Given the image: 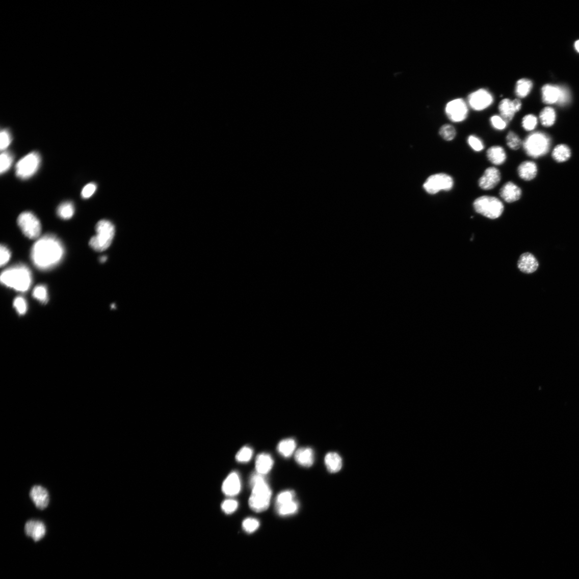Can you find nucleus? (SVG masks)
Listing matches in <instances>:
<instances>
[{"label": "nucleus", "mask_w": 579, "mask_h": 579, "mask_svg": "<svg viewBox=\"0 0 579 579\" xmlns=\"http://www.w3.org/2000/svg\"><path fill=\"white\" fill-rule=\"evenodd\" d=\"M274 465V460L270 454L261 453L257 455L255 460L256 472L266 475L271 471Z\"/></svg>", "instance_id": "obj_21"}, {"label": "nucleus", "mask_w": 579, "mask_h": 579, "mask_svg": "<svg viewBox=\"0 0 579 579\" xmlns=\"http://www.w3.org/2000/svg\"><path fill=\"white\" fill-rule=\"evenodd\" d=\"M239 507V503L234 499H226L221 505V508L226 514H231L234 513Z\"/></svg>", "instance_id": "obj_42"}, {"label": "nucleus", "mask_w": 579, "mask_h": 579, "mask_svg": "<svg viewBox=\"0 0 579 579\" xmlns=\"http://www.w3.org/2000/svg\"><path fill=\"white\" fill-rule=\"evenodd\" d=\"M14 306L18 313L20 315L24 314L27 312V304L25 300L23 297H17L14 300Z\"/></svg>", "instance_id": "obj_43"}, {"label": "nucleus", "mask_w": 579, "mask_h": 579, "mask_svg": "<svg viewBox=\"0 0 579 579\" xmlns=\"http://www.w3.org/2000/svg\"><path fill=\"white\" fill-rule=\"evenodd\" d=\"M533 82L529 79L521 78L517 81L515 85V92L520 98L526 97L530 94L533 88Z\"/></svg>", "instance_id": "obj_26"}, {"label": "nucleus", "mask_w": 579, "mask_h": 579, "mask_svg": "<svg viewBox=\"0 0 579 579\" xmlns=\"http://www.w3.org/2000/svg\"><path fill=\"white\" fill-rule=\"evenodd\" d=\"M40 163L41 157L38 152H32L28 154L16 164V176L21 179L33 177L38 170Z\"/></svg>", "instance_id": "obj_8"}, {"label": "nucleus", "mask_w": 579, "mask_h": 579, "mask_svg": "<svg viewBox=\"0 0 579 579\" xmlns=\"http://www.w3.org/2000/svg\"><path fill=\"white\" fill-rule=\"evenodd\" d=\"M494 101V97L487 89L481 88L470 94L467 103L469 107L475 111L480 112L490 107Z\"/></svg>", "instance_id": "obj_11"}, {"label": "nucleus", "mask_w": 579, "mask_h": 579, "mask_svg": "<svg viewBox=\"0 0 579 579\" xmlns=\"http://www.w3.org/2000/svg\"><path fill=\"white\" fill-rule=\"evenodd\" d=\"M96 235L91 238L89 245L97 252L104 251L108 249L115 237L116 229L109 221L101 220L96 226Z\"/></svg>", "instance_id": "obj_6"}, {"label": "nucleus", "mask_w": 579, "mask_h": 579, "mask_svg": "<svg viewBox=\"0 0 579 579\" xmlns=\"http://www.w3.org/2000/svg\"><path fill=\"white\" fill-rule=\"evenodd\" d=\"M575 48L579 53V40L576 41L575 43Z\"/></svg>", "instance_id": "obj_47"}, {"label": "nucleus", "mask_w": 579, "mask_h": 579, "mask_svg": "<svg viewBox=\"0 0 579 579\" xmlns=\"http://www.w3.org/2000/svg\"><path fill=\"white\" fill-rule=\"evenodd\" d=\"M97 190V185L95 183H89L83 189L81 195L83 198L88 199L94 194Z\"/></svg>", "instance_id": "obj_44"}, {"label": "nucleus", "mask_w": 579, "mask_h": 579, "mask_svg": "<svg viewBox=\"0 0 579 579\" xmlns=\"http://www.w3.org/2000/svg\"><path fill=\"white\" fill-rule=\"evenodd\" d=\"M12 141L11 134L7 129H3L0 133V149L5 151Z\"/></svg>", "instance_id": "obj_41"}, {"label": "nucleus", "mask_w": 579, "mask_h": 579, "mask_svg": "<svg viewBox=\"0 0 579 579\" xmlns=\"http://www.w3.org/2000/svg\"><path fill=\"white\" fill-rule=\"evenodd\" d=\"M75 212L74 206L72 203L67 201L61 203L57 209V214L61 219L69 220L73 216Z\"/></svg>", "instance_id": "obj_30"}, {"label": "nucleus", "mask_w": 579, "mask_h": 579, "mask_svg": "<svg viewBox=\"0 0 579 579\" xmlns=\"http://www.w3.org/2000/svg\"><path fill=\"white\" fill-rule=\"evenodd\" d=\"M297 444L293 438L285 439L279 442L277 450L285 458L291 457L295 452Z\"/></svg>", "instance_id": "obj_25"}, {"label": "nucleus", "mask_w": 579, "mask_h": 579, "mask_svg": "<svg viewBox=\"0 0 579 579\" xmlns=\"http://www.w3.org/2000/svg\"><path fill=\"white\" fill-rule=\"evenodd\" d=\"M295 459L298 464L304 467H311L314 461L313 450L309 448L299 449L295 455Z\"/></svg>", "instance_id": "obj_20"}, {"label": "nucleus", "mask_w": 579, "mask_h": 579, "mask_svg": "<svg viewBox=\"0 0 579 579\" xmlns=\"http://www.w3.org/2000/svg\"><path fill=\"white\" fill-rule=\"evenodd\" d=\"M299 509L298 503L294 500L291 502L276 506L277 513L279 515L285 516L296 514Z\"/></svg>", "instance_id": "obj_28"}, {"label": "nucleus", "mask_w": 579, "mask_h": 579, "mask_svg": "<svg viewBox=\"0 0 579 579\" xmlns=\"http://www.w3.org/2000/svg\"><path fill=\"white\" fill-rule=\"evenodd\" d=\"M522 192L520 187L512 181L503 185L499 191L501 198L505 202L512 203L519 201Z\"/></svg>", "instance_id": "obj_14"}, {"label": "nucleus", "mask_w": 579, "mask_h": 579, "mask_svg": "<svg viewBox=\"0 0 579 579\" xmlns=\"http://www.w3.org/2000/svg\"><path fill=\"white\" fill-rule=\"evenodd\" d=\"M539 267V263L532 253L526 252L521 255L518 262L519 270L525 274L535 272Z\"/></svg>", "instance_id": "obj_18"}, {"label": "nucleus", "mask_w": 579, "mask_h": 579, "mask_svg": "<svg viewBox=\"0 0 579 579\" xmlns=\"http://www.w3.org/2000/svg\"><path fill=\"white\" fill-rule=\"evenodd\" d=\"M488 160L495 166H501L507 160V153L503 147L500 146H493L487 151Z\"/></svg>", "instance_id": "obj_19"}, {"label": "nucleus", "mask_w": 579, "mask_h": 579, "mask_svg": "<svg viewBox=\"0 0 579 579\" xmlns=\"http://www.w3.org/2000/svg\"><path fill=\"white\" fill-rule=\"evenodd\" d=\"M550 146V138L545 133L540 131L530 134L522 144L526 154L534 159L539 158L546 154L549 151Z\"/></svg>", "instance_id": "obj_5"}, {"label": "nucleus", "mask_w": 579, "mask_h": 579, "mask_svg": "<svg viewBox=\"0 0 579 579\" xmlns=\"http://www.w3.org/2000/svg\"><path fill=\"white\" fill-rule=\"evenodd\" d=\"M472 205L476 213L491 220L499 219L505 209L500 199L490 195L480 196L473 201Z\"/></svg>", "instance_id": "obj_4"}, {"label": "nucleus", "mask_w": 579, "mask_h": 579, "mask_svg": "<svg viewBox=\"0 0 579 579\" xmlns=\"http://www.w3.org/2000/svg\"><path fill=\"white\" fill-rule=\"evenodd\" d=\"M241 482L239 473L231 472L225 480L222 485L223 492L229 497H234L241 491Z\"/></svg>", "instance_id": "obj_16"}, {"label": "nucleus", "mask_w": 579, "mask_h": 579, "mask_svg": "<svg viewBox=\"0 0 579 579\" xmlns=\"http://www.w3.org/2000/svg\"><path fill=\"white\" fill-rule=\"evenodd\" d=\"M17 223L20 229L29 239L35 240L40 235L41 231L40 222L32 212H25L20 214L18 217Z\"/></svg>", "instance_id": "obj_9"}, {"label": "nucleus", "mask_w": 579, "mask_h": 579, "mask_svg": "<svg viewBox=\"0 0 579 579\" xmlns=\"http://www.w3.org/2000/svg\"><path fill=\"white\" fill-rule=\"evenodd\" d=\"M537 123L538 120L536 116L533 115H528L522 119V126L525 130L531 131L536 128Z\"/></svg>", "instance_id": "obj_39"}, {"label": "nucleus", "mask_w": 579, "mask_h": 579, "mask_svg": "<svg viewBox=\"0 0 579 579\" xmlns=\"http://www.w3.org/2000/svg\"><path fill=\"white\" fill-rule=\"evenodd\" d=\"M560 87V96L559 100L557 104L560 106H564L567 104L570 100V93L569 90L565 87Z\"/></svg>", "instance_id": "obj_45"}, {"label": "nucleus", "mask_w": 579, "mask_h": 579, "mask_svg": "<svg viewBox=\"0 0 579 579\" xmlns=\"http://www.w3.org/2000/svg\"><path fill=\"white\" fill-rule=\"evenodd\" d=\"M13 156L11 153L4 151L0 156V172L3 174L12 167Z\"/></svg>", "instance_id": "obj_33"}, {"label": "nucleus", "mask_w": 579, "mask_h": 579, "mask_svg": "<svg viewBox=\"0 0 579 579\" xmlns=\"http://www.w3.org/2000/svg\"><path fill=\"white\" fill-rule=\"evenodd\" d=\"M107 257L102 256V257H101L100 261L101 262H104L107 261Z\"/></svg>", "instance_id": "obj_48"}, {"label": "nucleus", "mask_w": 579, "mask_h": 579, "mask_svg": "<svg viewBox=\"0 0 579 579\" xmlns=\"http://www.w3.org/2000/svg\"><path fill=\"white\" fill-rule=\"evenodd\" d=\"M325 463L327 470L330 473L339 472L343 466L342 458L336 452L328 453L325 458Z\"/></svg>", "instance_id": "obj_23"}, {"label": "nucleus", "mask_w": 579, "mask_h": 579, "mask_svg": "<svg viewBox=\"0 0 579 579\" xmlns=\"http://www.w3.org/2000/svg\"><path fill=\"white\" fill-rule=\"evenodd\" d=\"M33 296L40 303L46 304L48 300L46 287L42 285L37 286L34 290Z\"/></svg>", "instance_id": "obj_38"}, {"label": "nucleus", "mask_w": 579, "mask_h": 579, "mask_svg": "<svg viewBox=\"0 0 579 579\" xmlns=\"http://www.w3.org/2000/svg\"><path fill=\"white\" fill-rule=\"evenodd\" d=\"M501 180L500 170L495 167H491L485 169L478 180V185L483 191H490L497 187Z\"/></svg>", "instance_id": "obj_12"}, {"label": "nucleus", "mask_w": 579, "mask_h": 579, "mask_svg": "<svg viewBox=\"0 0 579 579\" xmlns=\"http://www.w3.org/2000/svg\"><path fill=\"white\" fill-rule=\"evenodd\" d=\"M439 134L443 140L450 142L456 138L457 131L451 124H444L439 130Z\"/></svg>", "instance_id": "obj_31"}, {"label": "nucleus", "mask_w": 579, "mask_h": 579, "mask_svg": "<svg viewBox=\"0 0 579 579\" xmlns=\"http://www.w3.org/2000/svg\"><path fill=\"white\" fill-rule=\"evenodd\" d=\"M517 171L521 179L524 181H531L536 177L538 170L534 162L525 161L519 165Z\"/></svg>", "instance_id": "obj_22"}, {"label": "nucleus", "mask_w": 579, "mask_h": 579, "mask_svg": "<svg viewBox=\"0 0 579 579\" xmlns=\"http://www.w3.org/2000/svg\"><path fill=\"white\" fill-rule=\"evenodd\" d=\"M64 254V246L57 238L52 234H46L35 243L31 256L36 267L46 270L60 263Z\"/></svg>", "instance_id": "obj_1"}, {"label": "nucleus", "mask_w": 579, "mask_h": 579, "mask_svg": "<svg viewBox=\"0 0 579 579\" xmlns=\"http://www.w3.org/2000/svg\"><path fill=\"white\" fill-rule=\"evenodd\" d=\"M1 260H0V265L2 267L6 265L9 260L10 257H11V253H10L8 248L3 245H1Z\"/></svg>", "instance_id": "obj_46"}, {"label": "nucleus", "mask_w": 579, "mask_h": 579, "mask_svg": "<svg viewBox=\"0 0 579 579\" xmlns=\"http://www.w3.org/2000/svg\"><path fill=\"white\" fill-rule=\"evenodd\" d=\"M542 99L546 104L557 103L560 96V87L550 85L544 86L542 89Z\"/></svg>", "instance_id": "obj_24"}, {"label": "nucleus", "mask_w": 579, "mask_h": 579, "mask_svg": "<svg viewBox=\"0 0 579 579\" xmlns=\"http://www.w3.org/2000/svg\"><path fill=\"white\" fill-rule=\"evenodd\" d=\"M507 146L512 150L519 149L522 146L523 142L521 138L513 131H510L506 137Z\"/></svg>", "instance_id": "obj_32"}, {"label": "nucleus", "mask_w": 579, "mask_h": 579, "mask_svg": "<svg viewBox=\"0 0 579 579\" xmlns=\"http://www.w3.org/2000/svg\"><path fill=\"white\" fill-rule=\"evenodd\" d=\"M253 450L248 446H244L237 453L235 456L236 461L241 463L249 462L253 456Z\"/></svg>", "instance_id": "obj_36"}, {"label": "nucleus", "mask_w": 579, "mask_h": 579, "mask_svg": "<svg viewBox=\"0 0 579 579\" xmlns=\"http://www.w3.org/2000/svg\"><path fill=\"white\" fill-rule=\"evenodd\" d=\"M296 493L294 490H285L279 493L276 499V506L295 500Z\"/></svg>", "instance_id": "obj_35"}, {"label": "nucleus", "mask_w": 579, "mask_h": 579, "mask_svg": "<svg viewBox=\"0 0 579 579\" xmlns=\"http://www.w3.org/2000/svg\"><path fill=\"white\" fill-rule=\"evenodd\" d=\"M556 118L555 111L551 108L546 107L541 112L540 119L542 125L545 127L552 126L555 122Z\"/></svg>", "instance_id": "obj_29"}, {"label": "nucleus", "mask_w": 579, "mask_h": 579, "mask_svg": "<svg viewBox=\"0 0 579 579\" xmlns=\"http://www.w3.org/2000/svg\"><path fill=\"white\" fill-rule=\"evenodd\" d=\"M250 485L252 493L249 499L251 509L255 512L266 511L270 505L272 490L266 481L265 475L253 473L251 475Z\"/></svg>", "instance_id": "obj_2"}, {"label": "nucleus", "mask_w": 579, "mask_h": 579, "mask_svg": "<svg viewBox=\"0 0 579 579\" xmlns=\"http://www.w3.org/2000/svg\"><path fill=\"white\" fill-rule=\"evenodd\" d=\"M243 530L247 533H253L260 526V522L257 519L249 518L245 519L242 523Z\"/></svg>", "instance_id": "obj_40"}, {"label": "nucleus", "mask_w": 579, "mask_h": 579, "mask_svg": "<svg viewBox=\"0 0 579 579\" xmlns=\"http://www.w3.org/2000/svg\"><path fill=\"white\" fill-rule=\"evenodd\" d=\"M469 108L467 102L462 98H457L447 103L444 108V113L452 122L460 123L467 119Z\"/></svg>", "instance_id": "obj_10"}, {"label": "nucleus", "mask_w": 579, "mask_h": 579, "mask_svg": "<svg viewBox=\"0 0 579 579\" xmlns=\"http://www.w3.org/2000/svg\"><path fill=\"white\" fill-rule=\"evenodd\" d=\"M467 143L469 147L476 152H481L485 148L483 140L477 136H469L467 138Z\"/></svg>", "instance_id": "obj_34"}, {"label": "nucleus", "mask_w": 579, "mask_h": 579, "mask_svg": "<svg viewBox=\"0 0 579 579\" xmlns=\"http://www.w3.org/2000/svg\"><path fill=\"white\" fill-rule=\"evenodd\" d=\"M30 496L36 508L40 510L45 509L49 502L47 490L40 485H35L31 489Z\"/></svg>", "instance_id": "obj_15"}, {"label": "nucleus", "mask_w": 579, "mask_h": 579, "mask_svg": "<svg viewBox=\"0 0 579 579\" xmlns=\"http://www.w3.org/2000/svg\"><path fill=\"white\" fill-rule=\"evenodd\" d=\"M552 156L553 159L558 163L565 162L571 157V151L566 145H558L553 150Z\"/></svg>", "instance_id": "obj_27"}, {"label": "nucleus", "mask_w": 579, "mask_h": 579, "mask_svg": "<svg viewBox=\"0 0 579 579\" xmlns=\"http://www.w3.org/2000/svg\"><path fill=\"white\" fill-rule=\"evenodd\" d=\"M26 535L35 542L42 539L46 533L45 525L39 520H32L28 521L25 525Z\"/></svg>", "instance_id": "obj_17"}, {"label": "nucleus", "mask_w": 579, "mask_h": 579, "mask_svg": "<svg viewBox=\"0 0 579 579\" xmlns=\"http://www.w3.org/2000/svg\"><path fill=\"white\" fill-rule=\"evenodd\" d=\"M522 108V102L519 99L511 100L509 98L502 99L499 102L498 110L500 116L508 123L513 119L515 114L520 111Z\"/></svg>", "instance_id": "obj_13"}, {"label": "nucleus", "mask_w": 579, "mask_h": 579, "mask_svg": "<svg viewBox=\"0 0 579 579\" xmlns=\"http://www.w3.org/2000/svg\"><path fill=\"white\" fill-rule=\"evenodd\" d=\"M455 182L451 175L446 173H438L429 176L423 184L425 191L431 195H435L440 192H450L454 188Z\"/></svg>", "instance_id": "obj_7"}, {"label": "nucleus", "mask_w": 579, "mask_h": 579, "mask_svg": "<svg viewBox=\"0 0 579 579\" xmlns=\"http://www.w3.org/2000/svg\"><path fill=\"white\" fill-rule=\"evenodd\" d=\"M490 122L492 127L498 131H503L508 127L509 123L500 115H495L491 117Z\"/></svg>", "instance_id": "obj_37"}, {"label": "nucleus", "mask_w": 579, "mask_h": 579, "mask_svg": "<svg viewBox=\"0 0 579 579\" xmlns=\"http://www.w3.org/2000/svg\"><path fill=\"white\" fill-rule=\"evenodd\" d=\"M32 277L28 268L23 265L10 267L1 275V282L5 285L15 291L25 292L32 284Z\"/></svg>", "instance_id": "obj_3"}]
</instances>
